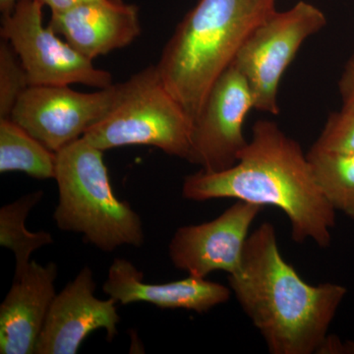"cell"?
<instances>
[{"mask_svg":"<svg viewBox=\"0 0 354 354\" xmlns=\"http://www.w3.org/2000/svg\"><path fill=\"white\" fill-rule=\"evenodd\" d=\"M95 290L94 272L85 266L53 298L35 354H76L95 330L114 339L120 321L116 301L95 297Z\"/></svg>","mask_w":354,"mask_h":354,"instance_id":"cell-11","label":"cell"},{"mask_svg":"<svg viewBox=\"0 0 354 354\" xmlns=\"http://www.w3.org/2000/svg\"><path fill=\"white\" fill-rule=\"evenodd\" d=\"M44 4L39 0H18L13 11L2 15L1 37L12 46L31 86L72 84L104 88L113 76L58 38L43 23Z\"/></svg>","mask_w":354,"mask_h":354,"instance_id":"cell-7","label":"cell"},{"mask_svg":"<svg viewBox=\"0 0 354 354\" xmlns=\"http://www.w3.org/2000/svg\"><path fill=\"white\" fill-rule=\"evenodd\" d=\"M183 197L193 202L225 198L276 207L290 221L293 241H312L320 248L332 242L335 209L317 183L301 147L272 121L254 124L252 138L230 169H200L185 176Z\"/></svg>","mask_w":354,"mask_h":354,"instance_id":"cell-1","label":"cell"},{"mask_svg":"<svg viewBox=\"0 0 354 354\" xmlns=\"http://www.w3.org/2000/svg\"><path fill=\"white\" fill-rule=\"evenodd\" d=\"M57 265L31 261L0 305V353L35 354L55 295Z\"/></svg>","mask_w":354,"mask_h":354,"instance_id":"cell-13","label":"cell"},{"mask_svg":"<svg viewBox=\"0 0 354 354\" xmlns=\"http://www.w3.org/2000/svg\"><path fill=\"white\" fill-rule=\"evenodd\" d=\"M251 109L254 102L249 84L232 64L214 84L193 125L187 162L209 172L236 164L248 143L243 124Z\"/></svg>","mask_w":354,"mask_h":354,"instance_id":"cell-9","label":"cell"},{"mask_svg":"<svg viewBox=\"0 0 354 354\" xmlns=\"http://www.w3.org/2000/svg\"><path fill=\"white\" fill-rule=\"evenodd\" d=\"M29 79L12 46L0 43V118H10L18 100L30 87Z\"/></svg>","mask_w":354,"mask_h":354,"instance_id":"cell-18","label":"cell"},{"mask_svg":"<svg viewBox=\"0 0 354 354\" xmlns=\"http://www.w3.org/2000/svg\"><path fill=\"white\" fill-rule=\"evenodd\" d=\"M228 283L272 354L318 353L348 292L337 283H306L281 255L269 221L249 235L241 269Z\"/></svg>","mask_w":354,"mask_h":354,"instance_id":"cell-2","label":"cell"},{"mask_svg":"<svg viewBox=\"0 0 354 354\" xmlns=\"http://www.w3.org/2000/svg\"><path fill=\"white\" fill-rule=\"evenodd\" d=\"M57 155V227L82 235L84 241L104 252L123 245H143V223L129 203L116 197L104 151L82 137Z\"/></svg>","mask_w":354,"mask_h":354,"instance_id":"cell-4","label":"cell"},{"mask_svg":"<svg viewBox=\"0 0 354 354\" xmlns=\"http://www.w3.org/2000/svg\"><path fill=\"white\" fill-rule=\"evenodd\" d=\"M339 91L342 99V109L354 113V57L346 64L341 81Z\"/></svg>","mask_w":354,"mask_h":354,"instance_id":"cell-20","label":"cell"},{"mask_svg":"<svg viewBox=\"0 0 354 354\" xmlns=\"http://www.w3.org/2000/svg\"><path fill=\"white\" fill-rule=\"evenodd\" d=\"M330 152L354 153V113L330 114L320 136L312 146Z\"/></svg>","mask_w":354,"mask_h":354,"instance_id":"cell-19","label":"cell"},{"mask_svg":"<svg viewBox=\"0 0 354 354\" xmlns=\"http://www.w3.org/2000/svg\"><path fill=\"white\" fill-rule=\"evenodd\" d=\"M264 207L235 201L214 220L177 228L169 244V257L176 269L195 278L214 272L228 276L239 271L250 227Z\"/></svg>","mask_w":354,"mask_h":354,"instance_id":"cell-10","label":"cell"},{"mask_svg":"<svg viewBox=\"0 0 354 354\" xmlns=\"http://www.w3.org/2000/svg\"><path fill=\"white\" fill-rule=\"evenodd\" d=\"M18 0H0V11L2 15H7L13 11Z\"/></svg>","mask_w":354,"mask_h":354,"instance_id":"cell-22","label":"cell"},{"mask_svg":"<svg viewBox=\"0 0 354 354\" xmlns=\"http://www.w3.org/2000/svg\"><path fill=\"white\" fill-rule=\"evenodd\" d=\"M57 153L10 118H0V172L20 171L37 179H55Z\"/></svg>","mask_w":354,"mask_h":354,"instance_id":"cell-15","label":"cell"},{"mask_svg":"<svg viewBox=\"0 0 354 354\" xmlns=\"http://www.w3.org/2000/svg\"><path fill=\"white\" fill-rule=\"evenodd\" d=\"M48 26L92 62L129 46L141 34L138 7L123 0H92L51 13Z\"/></svg>","mask_w":354,"mask_h":354,"instance_id":"cell-12","label":"cell"},{"mask_svg":"<svg viewBox=\"0 0 354 354\" xmlns=\"http://www.w3.org/2000/svg\"><path fill=\"white\" fill-rule=\"evenodd\" d=\"M102 290L116 304H145L162 309H184L202 314L232 297L230 286L206 278H188L167 283H144V274L130 261L115 258L109 267Z\"/></svg>","mask_w":354,"mask_h":354,"instance_id":"cell-14","label":"cell"},{"mask_svg":"<svg viewBox=\"0 0 354 354\" xmlns=\"http://www.w3.org/2000/svg\"><path fill=\"white\" fill-rule=\"evenodd\" d=\"M43 197V191H35L4 205L0 209V245L14 253L15 274H19L27 269L35 251L53 242V235L50 232L44 230L32 232L25 227L30 212L41 202Z\"/></svg>","mask_w":354,"mask_h":354,"instance_id":"cell-16","label":"cell"},{"mask_svg":"<svg viewBox=\"0 0 354 354\" xmlns=\"http://www.w3.org/2000/svg\"><path fill=\"white\" fill-rule=\"evenodd\" d=\"M320 9L305 1L285 12H272L243 41L234 64L245 77L254 109L279 114L278 91L281 77L300 46L325 27Z\"/></svg>","mask_w":354,"mask_h":354,"instance_id":"cell-6","label":"cell"},{"mask_svg":"<svg viewBox=\"0 0 354 354\" xmlns=\"http://www.w3.org/2000/svg\"><path fill=\"white\" fill-rule=\"evenodd\" d=\"M124 90L125 82L93 93L77 92L69 86H30L18 100L10 118L57 153L100 122Z\"/></svg>","mask_w":354,"mask_h":354,"instance_id":"cell-8","label":"cell"},{"mask_svg":"<svg viewBox=\"0 0 354 354\" xmlns=\"http://www.w3.org/2000/svg\"><path fill=\"white\" fill-rule=\"evenodd\" d=\"M307 158L317 183L333 208L354 220V153L311 147Z\"/></svg>","mask_w":354,"mask_h":354,"instance_id":"cell-17","label":"cell"},{"mask_svg":"<svg viewBox=\"0 0 354 354\" xmlns=\"http://www.w3.org/2000/svg\"><path fill=\"white\" fill-rule=\"evenodd\" d=\"M274 11V0H199L177 25L156 66L193 125L247 37Z\"/></svg>","mask_w":354,"mask_h":354,"instance_id":"cell-3","label":"cell"},{"mask_svg":"<svg viewBox=\"0 0 354 354\" xmlns=\"http://www.w3.org/2000/svg\"><path fill=\"white\" fill-rule=\"evenodd\" d=\"M44 6L50 7L51 13H60L92 0H39Z\"/></svg>","mask_w":354,"mask_h":354,"instance_id":"cell-21","label":"cell"},{"mask_svg":"<svg viewBox=\"0 0 354 354\" xmlns=\"http://www.w3.org/2000/svg\"><path fill=\"white\" fill-rule=\"evenodd\" d=\"M193 123L151 65L125 82L118 104L84 135L102 151L125 146H153L187 160Z\"/></svg>","mask_w":354,"mask_h":354,"instance_id":"cell-5","label":"cell"}]
</instances>
